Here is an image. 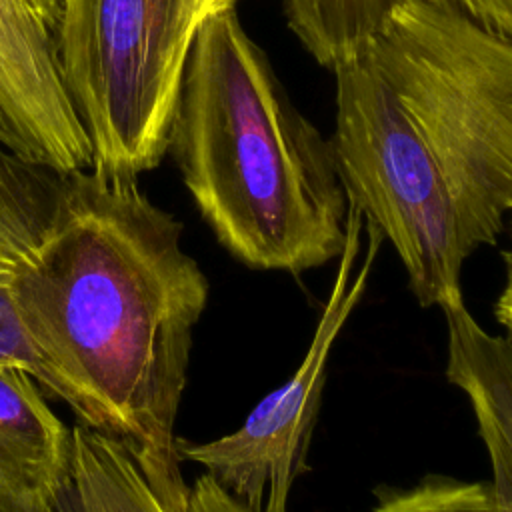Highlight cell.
<instances>
[{"instance_id": "cell-11", "label": "cell", "mask_w": 512, "mask_h": 512, "mask_svg": "<svg viewBox=\"0 0 512 512\" xmlns=\"http://www.w3.org/2000/svg\"><path fill=\"white\" fill-rule=\"evenodd\" d=\"M370 512H496L490 482L428 476L416 486L380 494Z\"/></svg>"}, {"instance_id": "cell-3", "label": "cell", "mask_w": 512, "mask_h": 512, "mask_svg": "<svg viewBox=\"0 0 512 512\" xmlns=\"http://www.w3.org/2000/svg\"><path fill=\"white\" fill-rule=\"evenodd\" d=\"M168 152L216 240L248 268L298 276L340 256L348 198L330 138L294 106L236 6L194 40Z\"/></svg>"}, {"instance_id": "cell-6", "label": "cell", "mask_w": 512, "mask_h": 512, "mask_svg": "<svg viewBox=\"0 0 512 512\" xmlns=\"http://www.w3.org/2000/svg\"><path fill=\"white\" fill-rule=\"evenodd\" d=\"M64 0H0V144L60 176L92 168L60 62Z\"/></svg>"}, {"instance_id": "cell-1", "label": "cell", "mask_w": 512, "mask_h": 512, "mask_svg": "<svg viewBox=\"0 0 512 512\" xmlns=\"http://www.w3.org/2000/svg\"><path fill=\"white\" fill-rule=\"evenodd\" d=\"M332 72L348 204L392 242L420 306L462 302L464 260L512 214V38L454 0H394Z\"/></svg>"}, {"instance_id": "cell-7", "label": "cell", "mask_w": 512, "mask_h": 512, "mask_svg": "<svg viewBox=\"0 0 512 512\" xmlns=\"http://www.w3.org/2000/svg\"><path fill=\"white\" fill-rule=\"evenodd\" d=\"M20 366L0 364V512H50L68 474L72 424Z\"/></svg>"}, {"instance_id": "cell-2", "label": "cell", "mask_w": 512, "mask_h": 512, "mask_svg": "<svg viewBox=\"0 0 512 512\" xmlns=\"http://www.w3.org/2000/svg\"><path fill=\"white\" fill-rule=\"evenodd\" d=\"M184 226L138 180L62 176L52 222L14 304L76 422L116 436L168 512H186L176 416L210 284Z\"/></svg>"}, {"instance_id": "cell-4", "label": "cell", "mask_w": 512, "mask_h": 512, "mask_svg": "<svg viewBox=\"0 0 512 512\" xmlns=\"http://www.w3.org/2000/svg\"><path fill=\"white\" fill-rule=\"evenodd\" d=\"M236 2H62V76L90 140V170L138 180L162 162L194 40Z\"/></svg>"}, {"instance_id": "cell-12", "label": "cell", "mask_w": 512, "mask_h": 512, "mask_svg": "<svg viewBox=\"0 0 512 512\" xmlns=\"http://www.w3.org/2000/svg\"><path fill=\"white\" fill-rule=\"evenodd\" d=\"M476 426L492 468L496 512H512V396L480 408Z\"/></svg>"}, {"instance_id": "cell-9", "label": "cell", "mask_w": 512, "mask_h": 512, "mask_svg": "<svg viewBox=\"0 0 512 512\" xmlns=\"http://www.w3.org/2000/svg\"><path fill=\"white\" fill-rule=\"evenodd\" d=\"M50 512H168V508L124 442L74 422L68 474ZM186 512L248 510L204 472L190 484Z\"/></svg>"}, {"instance_id": "cell-10", "label": "cell", "mask_w": 512, "mask_h": 512, "mask_svg": "<svg viewBox=\"0 0 512 512\" xmlns=\"http://www.w3.org/2000/svg\"><path fill=\"white\" fill-rule=\"evenodd\" d=\"M490 30L512 38V0H454ZM394 0H284L288 28L324 68L348 60L378 28Z\"/></svg>"}, {"instance_id": "cell-8", "label": "cell", "mask_w": 512, "mask_h": 512, "mask_svg": "<svg viewBox=\"0 0 512 512\" xmlns=\"http://www.w3.org/2000/svg\"><path fill=\"white\" fill-rule=\"evenodd\" d=\"M60 186V174L30 164L0 144V364L24 368L58 402L56 380L24 332L14 290L46 236Z\"/></svg>"}, {"instance_id": "cell-5", "label": "cell", "mask_w": 512, "mask_h": 512, "mask_svg": "<svg viewBox=\"0 0 512 512\" xmlns=\"http://www.w3.org/2000/svg\"><path fill=\"white\" fill-rule=\"evenodd\" d=\"M382 242V232L348 204L334 284L296 372L262 398L238 430L208 442L176 438L180 462L202 466L248 512H286L294 480L308 470L328 358L366 292Z\"/></svg>"}, {"instance_id": "cell-13", "label": "cell", "mask_w": 512, "mask_h": 512, "mask_svg": "<svg viewBox=\"0 0 512 512\" xmlns=\"http://www.w3.org/2000/svg\"><path fill=\"white\" fill-rule=\"evenodd\" d=\"M504 264H506V280L494 304V316L498 324L506 330V342L512 348V250L504 252Z\"/></svg>"}]
</instances>
